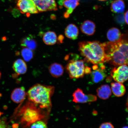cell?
<instances>
[{
    "label": "cell",
    "instance_id": "obj_1",
    "mask_svg": "<svg viewBox=\"0 0 128 128\" xmlns=\"http://www.w3.org/2000/svg\"><path fill=\"white\" fill-rule=\"evenodd\" d=\"M126 35L116 42L103 43L106 62L116 66L128 64V41Z\"/></svg>",
    "mask_w": 128,
    "mask_h": 128
},
{
    "label": "cell",
    "instance_id": "obj_2",
    "mask_svg": "<svg viewBox=\"0 0 128 128\" xmlns=\"http://www.w3.org/2000/svg\"><path fill=\"white\" fill-rule=\"evenodd\" d=\"M79 50L85 57L84 60L95 65L106 62V58L103 44L97 41L81 42Z\"/></svg>",
    "mask_w": 128,
    "mask_h": 128
},
{
    "label": "cell",
    "instance_id": "obj_3",
    "mask_svg": "<svg viewBox=\"0 0 128 128\" xmlns=\"http://www.w3.org/2000/svg\"><path fill=\"white\" fill-rule=\"evenodd\" d=\"M54 90L53 86L37 84L29 90L27 95L30 100L40 108L49 109L52 107L51 98Z\"/></svg>",
    "mask_w": 128,
    "mask_h": 128
},
{
    "label": "cell",
    "instance_id": "obj_4",
    "mask_svg": "<svg viewBox=\"0 0 128 128\" xmlns=\"http://www.w3.org/2000/svg\"><path fill=\"white\" fill-rule=\"evenodd\" d=\"M85 66L82 60H70L67 64L66 69L70 79H78L84 77Z\"/></svg>",
    "mask_w": 128,
    "mask_h": 128
},
{
    "label": "cell",
    "instance_id": "obj_5",
    "mask_svg": "<svg viewBox=\"0 0 128 128\" xmlns=\"http://www.w3.org/2000/svg\"><path fill=\"white\" fill-rule=\"evenodd\" d=\"M127 65L120 66L118 68H115L112 70L111 75L114 81L123 83L128 79V70Z\"/></svg>",
    "mask_w": 128,
    "mask_h": 128
},
{
    "label": "cell",
    "instance_id": "obj_6",
    "mask_svg": "<svg viewBox=\"0 0 128 128\" xmlns=\"http://www.w3.org/2000/svg\"><path fill=\"white\" fill-rule=\"evenodd\" d=\"M42 116L37 109L33 107H29L24 112L22 120V121L28 124H32L40 120Z\"/></svg>",
    "mask_w": 128,
    "mask_h": 128
},
{
    "label": "cell",
    "instance_id": "obj_7",
    "mask_svg": "<svg viewBox=\"0 0 128 128\" xmlns=\"http://www.w3.org/2000/svg\"><path fill=\"white\" fill-rule=\"evenodd\" d=\"M17 6L22 14H36L39 12L32 0H18Z\"/></svg>",
    "mask_w": 128,
    "mask_h": 128
},
{
    "label": "cell",
    "instance_id": "obj_8",
    "mask_svg": "<svg viewBox=\"0 0 128 128\" xmlns=\"http://www.w3.org/2000/svg\"><path fill=\"white\" fill-rule=\"evenodd\" d=\"M73 102L76 103H84L93 102L97 100V97L92 94H85L83 91L78 88L73 94Z\"/></svg>",
    "mask_w": 128,
    "mask_h": 128
},
{
    "label": "cell",
    "instance_id": "obj_9",
    "mask_svg": "<svg viewBox=\"0 0 128 128\" xmlns=\"http://www.w3.org/2000/svg\"><path fill=\"white\" fill-rule=\"evenodd\" d=\"M39 12L57 10L55 0H32Z\"/></svg>",
    "mask_w": 128,
    "mask_h": 128
},
{
    "label": "cell",
    "instance_id": "obj_10",
    "mask_svg": "<svg viewBox=\"0 0 128 128\" xmlns=\"http://www.w3.org/2000/svg\"><path fill=\"white\" fill-rule=\"evenodd\" d=\"M100 68H98L96 69L91 73V77L92 82L98 84L103 81L107 76L105 71V66L103 64H100Z\"/></svg>",
    "mask_w": 128,
    "mask_h": 128
},
{
    "label": "cell",
    "instance_id": "obj_11",
    "mask_svg": "<svg viewBox=\"0 0 128 128\" xmlns=\"http://www.w3.org/2000/svg\"><path fill=\"white\" fill-rule=\"evenodd\" d=\"M26 95L27 93L26 92L24 88H16L13 90L11 94V98L14 102L19 104L24 101Z\"/></svg>",
    "mask_w": 128,
    "mask_h": 128
},
{
    "label": "cell",
    "instance_id": "obj_12",
    "mask_svg": "<svg viewBox=\"0 0 128 128\" xmlns=\"http://www.w3.org/2000/svg\"><path fill=\"white\" fill-rule=\"evenodd\" d=\"M96 26L92 21L87 20L81 25L80 30L83 33L88 36H92L96 31Z\"/></svg>",
    "mask_w": 128,
    "mask_h": 128
},
{
    "label": "cell",
    "instance_id": "obj_13",
    "mask_svg": "<svg viewBox=\"0 0 128 128\" xmlns=\"http://www.w3.org/2000/svg\"><path fill=\"white\" fill-rule=\"evenodd\" d=\"M80 0H65L63 5L68 10L64 13V16L65 18H68L76 8L79 4Z\"/></svg>",
    "mask_w": 128,
    "mask_h": 128
},
{
    "label": "cell",
    "instance_id": "obj_14",
    "mask_svg": "<svg viewBox=\"0 0 128 128\" xmlns=\"http://www.w3.org/2000/svg\"><path fill=\"white\" fill-rule=\"evenodd\" d=\"M97 96L100 98L106 100L112 95V91L110 86L108 84L102 85L96 90Z\"/></svg>",
    "mask_w": 128,
    "mask_h": 128
},
{
    "label": "cell",
    "instance_id": "obj_15",
    "mask_svg": "<svg viewBox=\"0 0 128 128\" xmlns=\"http://www.w3.org/2000/svg\"><path fill=\"white\" fill-rule=\"evenodd\" d=\"M12 68L15 72L18 75L24 74L28 69L26 63L20 59L15 61L13 64Z\"/></svg>",
    "mask_w": 128,
    "mask_h": 128
},
{
    "label": "cell",
    "instance_id": "obj_16",
    "mask_svg": "<svg viewBox=\"0 0 128 128\" xmlns=\"http://www.w3.org/2000/svg\"><path fill=\"white\" fill-rule=\"evenodd\" d=\"M50 73L54 78H57L62 76L64 72V68L60 64L54 63L51 64L48 68Z\"/></svg>",
    "mask_w": 128,
    "mask_h": 128
},
{
    "label": "cell",
    "instance_id": "obj_17",
    "mask_svg": "<svg viewBox=\"0 0 128 128\" xmlns=\"http://www.w3.org/2000/svg\"><path fill=\"white\" fill-rule=\"evenodd\" d=\"M79 34V30L77 27L74 24H70L65 30L66 36L70 39L76 40L78 38Z\"/></svg>",
    "mask_w": 128,
    "mask_h": 128
},
{
    "label": "cell",
    "instance_id": "obj_18",
    "mask_svg": "<svg viewBox=\"0 0 128 128\" xmlns=\"http://www.w3.org/2000/svg\"><path fill=\"white\" fill-rule=\"evenodd\" d=\"M122 36L120 30L116 28H111L107 32V38L110 42H116L121 39Z\"/></svg>",
    "mask_w": 128,
    "mask_h": 128
},
{
    "label": "cell",
    "instance_id": "obj_19",
    "mask_svg": "<svg viewBox=\"0 0 128 128\" xmlns=\"http://www.w3.org/2000/svg\"><path fill=\"white\" fill-rule=\"evenodd\" d=\"M111 88L113 93L117 97H120L124 96L126 92V88L121 83L112 82L111 84Z\"/></svg>",
    "mask_w": 128,
    "mask_h": 128
},
{
    "label": "cell",
    "instance_id": "obj_20",
    "mask_svg": "<svg viewBox=\"0 0 128 128\" xmlns=\"http://www.w3.org/2000/svg\"><path fill=\"white\" fill-rule=\"evenodd\" d=\"M57 37L55 32L48 31L44 34L43 40L44 44L48 45H53L56 43Z\"/></svg>",
    "mask_w": 128,
    "mask_h": 128
},
{
    "label": "cell",
    "instance_id": "obj_21",
    "mask_svg": "<svg viewBox=\"0 0 128 128\" xmlns=\"http://www.w3.org/2000/svg\"><path fill=\"white\" fill-rule=\"evenodd\" d=\"M125 7L124 3L122 0H115L112 3L111 10L114 13L121 14L124 12Z\"/></svg>",
    "mask_w": 128,
    "mask_h": 128
},
{
    "label": "cell",
    "instance_id": "obj_22",
    "mask_svg": "<svg viewBox=\"0 0 128 128\" xmlns=\"http://www.w3.org/2000/svg\"><path fill=\"white\" fill-rule=\"evenodd\" d=\"M20 44L22 47L28 48L32 50H35L37 46L36 40L31 36H27L23 38Z\"/></svg>",
    "mask_w": 128,
    "mask_h": 128
},
{
    "label": "cell",
    "instance_id": "obj_23",
    "mask_svg": "<svg viewBox=\"0 0 128 128\" xmlns=\"http://www.w3.org/2000/svg\"><path fill=\"white\" fill-rule=\"evenodd\" d=\"M21 54L24 60L27 62L30 61L33 57V50L28 48H24L22 50Z\"/></svg>",
    "mask_w": 128,
    "mask_h": 128
},
{
    "label": "cell",
    "instance_id": "obj_24",
    "mask_svg": "<svg viewBox=\"0 0 128 128\" xmlns=\"http://www.w3.org/2000/svg\"><path fill=\"white\" fill-rule=\"evenodd\" d=\"M30 128H48L46 123L42 121L39 120L32 124Z\"/></svg>",
    "mask_w": 128,
    "mask_h": 128
},
{
    "label": "cell",
    "instance_id": "obj_25",
    "mask_svg": "<svg viewBox=\"0 0 128 128\" xmlns=\"http://www.w3.org/2000/svg\"><path fill=\"white\" fill-rule=\"evenodd\" d=\"M114 20L117 23L120 25H124L125 24L124 15L122 14H117L115 16Z\"/></svg>",
    "mask_w": 128,
    "mask_h": 128
},
{
    "label": "cell",
    "instance_id": "obj_26",
    "mask_svg": "<svg viewBox=\"0 0 128 128\" xmlns=\"http://www.w3.org/2000/svg\"><path fill=\"white\" fill-rule=\"evenodd\" d=\"M100 128H114L111 123L109 122H104L100 125Z\"/></svg>",
    "mask_w": 128,
    "mask_h": 128
},
{
    "label": "cell",
    "instance_id": "obj_27",
    "mask_svg": "<svg viewBox=\"0 0 128 128\" xmlns=\"http://www.w3.org/2000/svg\"><path fill=\"white\" fill-rule=\"evenodd\" d=\"M0 128H7V124L6 119H0Z\"/></svg>",
    "mask_w": 128,
    "mask_h": 128
},
{
    "label": "cell",
    "instance_id": "obj_28",
    "mask_svg": "<svg viewBox=\"0 0 128 128\" xmlns=\"http://www.w3.org/2000/svg\"><path fill=\"white\" fill-rule=\"evenodd\" d=\"M64 38V36L62 35H60L58 38H57V41H58V42L60 44H62L63 42Z\"/></svg>",
    "mask_w": 128,
    "mask_h": 128
},
{
    "label": "cell",
    "instance_id": "obj_29",
    "mask_svg": "<svg viewBox=\"0 0 128 128\" xmlns=\"http://www.w3.org/2000/svg\"><path fill=\"white\" fill-rule=\"evenodd\" d=\"M92 72L91 69L89 67L86 66L84 68V73L86 74H88Z\"/></svg>",
    "mask_w": 128,
    "mask_h": 128
},
{
    "label": "cell",
    "instance_id": "obj_30",
    "mask_svg": "<svg viewBox=\"0 0 128 128\" xmlns=\"http://www.w3.org/2000/svg\"><path fill=\"white\" fill-rule=\"evenodd\" d=\"M128 11H127V12H126L124 14V20H125V21L126 23V24H128Z\"/></svg>",
    "mask_w": 128,
    "mask_h": 128
},
{
    "label": "cell",
    "instance_id": "obj_31",
    "mask_svg": "<svg viewBox=\"0 0 128 128\" xmlns=\"http://www.w3.org/2000/svg\"><path fill=\"white\" fill-rule=\"evenodd\" d=\"M65 0H58V2L60 5V8H62L63 5V3Z\"/></svg>",
    "mask_w": 128,
    "mask_h": 128
},
{
    "label": "cell",
    "instance_id": "obj_32",
    "mask_svg": "<svg viewBox=\"0 0 128 128\" xmlns=\"http://www.w3.org/2000/svg\"><path fill=\"white\" fill-rule=\"evenodd\" d=\"M51 17L52 20H54V19L56 18V17L54 15V16L52 15V16H51Z\"/></svg>",
    "mask_w": 128,
    "mask_h": 128
},
{
    "label": "cell",
    "instance_id": "obj_33",
    "mask_svg": "<svg viewBox=\"0 0 128 128\" xmlns=\"http://www.w3.org/2000/svg\"><path fill=\"white\" fill-rule=\"evenodd\" d=\"M1 75H2L1 73V72H0V79H1Z\"/></svg>",
    "mask_w": 128,
    "mask_h": 128
},
{
    "label": "cell",
    "instance_id": "obj_34",
    "mask_svg": "<svg viewBox=\"0 0 128 128\" xmlns=\"http://www.w3.org/2000/svg\"><path fill=\"white\" fill-rule=\"evenodd\" d=\"M122 128H128V127L127 126H125L124 127H123Z\"/></svg>",
    "mask_w": 128,
    "mask_h": 128
},
{
    "label": "cell",
    "instance_id": "obj_35",
    "mask_svg": "<svg viewBox=\"0 0 128 128\" xmlns=\"http://www.w3.org/2000/svg\"><path fill=\"white\" fill-rule=\"evenodd\" d=\"M99 1H104L106 0H98Z\"/></svg>",
    "mask_w": 128,
    "mask_h": 128
}]
</instances>
